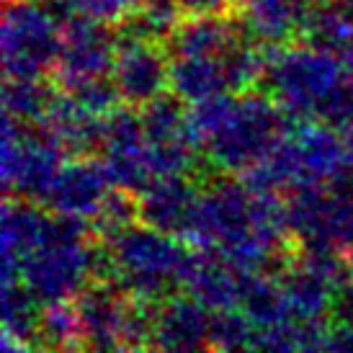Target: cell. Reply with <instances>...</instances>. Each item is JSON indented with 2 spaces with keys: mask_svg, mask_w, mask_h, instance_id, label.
<instances>
[{
  "mask_svg": "<svg viewBox=\"0 0 353 353\" xmlns=\"http://www.w3.org/2000/svg\"><path fill=\"white\" fill-rule=\"evenodd\" d=\"M50 90H44L37 83V78H19L8 80V85L3 90V106L6 114L16 117L19 121H39L41 117H47L52 103Z\"/></svg>",
  "mask_w": 353,
  "mask_h": 353,
  "instance_id": "44dd1931",
  "label": "cell"
},
{
  "mask_svg": "<svg viewBox=\"0 0 353 353\" xmlns=\"http://www.w3.org/2000/svg\"><path fill=\"white\" fill-rule=\"evenodd\" d=\"M3 341H16L19 348H26L39 335V299L21 279H3Z\"/></svg>",
  "mask_w": 353,
  "mask_h": 353,
  "instance_id": "e0dca14e",
  "label": "cell"
},
{
  "mask_svg": "<svg viewBox=\"0 0 353 353\" xmlns=\"http://www.w3.org/2000/svg\"><path fill=\"white\" fill-rule=\"evenodd\" d=\"M108 186L111 181L106 176V168L93 160H80L59 168L44 204H50L57 214L99 216L108 199Z\"/></svg>",
  "mask_w": 353,
  "mask_h": 353,
  "instance_id": "30bf717a",
  "label": "cell"
},
{
  "mask_svg": "<svg viewBox=\"0 0 353 353\" xmlns=\"http://www.w3.org/2000/svg\"><path fill=\"white\" fill-rule=\"evenodd\" d=\"M345 62H348V68H353V50L345 52Z\"/></svg>",
  "mask_w": 353,
  "mask_h": 353,
  "instance_id": "f546056e",
  "label": "cell"
},
{
  "mask_svg": "<svg viewBox=\"0 0 353 353\" xmlns=\"http://www.w3.org/2000/svg\"><path fill=\"white\" fill-rule=\"evenodd\" d=\"M111 75L127 106H148L150 101L163 96L165 85H170L165 47L155 44V39L127 34V39L117 41V62Z\"/></svg>",
  "mask_w": 353,
  "mask_h": 353,
  "instance_id": "ba28073f",
  "label": "cell"
},
{
  "mask_svg": "<svg viewBox=\"0 0 353 353\" xmlns=\"http://www.w3.org/2000/svg\"><path fill=\"white\" fill-rule=\"evenodd\" d=\"M108 255L121 286L139 302L160 299L178 284H186L196 261L173 235L152 225L119 227Z\"/></svg>",
  "mask_w": 353,
  "mask_h": 353,
  "instance_id": "6da1fadb",
  "label": "cell"
},
{
  "mask_svg": "<svg viewBox=\"0 0 353 353\" xmlns=\"http://www.w3.org/2000/svg\"><path fill=\"white\" fill-rule=\"evenodd\" d=\"M237 304L243 307V312L250 317V323L258 330L292 320L284 292L271 284L268 279L258 276L255 271H240V296H237Z\"/></svg>",
  "mask_w": 353,
  "mask_h": 353,
  "instance_id": "2e32d148",
  "label": "cell"
},
{
  "mask_svg": "<svg viewBox=\"0 0 353 353\" xmlns=\"http://www.w3.org/2000/svg\"><path fill=\"white\" fill-rule=\"evenodd\" d=\"M304 39L312 47L333 54H345L353 50V19L341 8L330 6L327 0L312 6L302 21Z\"/></svg>",
  "mask_w": 353,
  "mask_h": 353,
  "instance_id": "d6986e66",
  "label": "cell"
},
{
  "mask_svg": "<svg viewBox=\"0 0 353 353\" xmlns=\"http://www.w3.org/2000/svg\"><path fill=\"white\" fill-rule=\"evenodd\" d=\"M253 230V191L237 183H216L196 201L188 240L206 253L219 250Z\"/></svg>",
  "mask_w": 353,
  "mask_h": 353,
  "instance_id": "8992f818",
  "label": "cell"
},
{
  "mask_svg": "<svg viewBox=\"0 0 353 353\" xmlns=\"http://www.w3.org/2000/svg\"><path fill=\"white\" fill-rule=\"evenodd\" d=\"M188 13H222L227 0H176Z\"/></svg>",
  "mask_w": 353,
  "mask_h": 353,
  "instance_id": "83f0119b",
  "label": "cell"
},
{
  "mask_svg": "<svg viewBox=\"0 0 353 353\" xmlns=\"http://www.w3.org/2000/svg\"><path fill=\"white\" fill-rule=\"evenodd\" d=\"M312 0H250L248 21L265 41H284L292 31L302 29Z\"/></svg>",
  "mask_w": 353,
  "mask_h": 353,
  "instance_id": "ac0fdd59",
  "label": "cell"
},
{
  "mask_svg": "<svg viewBox=\"0 0 353 353\" xmlns=\"http://www.w3.org/2000/svg\"><path fill=\"white\" fill-rule=\"evenodd\" d=\"M142 124L148 142H170V139H194L188 127V111L183 108V99L173 96H157L142 111ZM196 142V139H194Z\"/></svg>",
  "mask_w": 353,
  "mask_h": 353,
  "instance_id": "ffe728a7",
  "label": "cell"
},
{
  "mask_svg": "<svg viewBox=\"0 0 353 353\" xmlns=\"http://www.w3.org/2000/svg\"><path fill=\"white\" fill-rule=\"evenodd\" d=\"M117 62V41L111 39L106 21L72 13L62 26V52L57 59V72L62 88L72 83L93 78H106Z\"/></svg>",
  "mask_w": 353,
  "mask_h": 353,
  "instance_id": "52a82bcc",
  "label": "cell"
},
{
  "mask_svg": "<svg viewBox=\"0 0 353 353\" xmlns=\"http://www.w3.org/2000/svg\"><path fill=\"white\" fill-rule=\"evenodd\" d=\"M338 245H343L353 255V199H343L341 225H338Z\"/></svg>",
  "mask_w": 353,
  "mask_h": 353,
  "instance_id": "484cf974",
  "label": "cell"
},
{
  "mask_svg": "<svg viewBox=\"0 0 353 353\" xmlns=\"http://www.w3.org/2000/svg\"><path fill=\"white\" fill-rule=\"evenodd\" d=\"M209 330L212 317L199 299H170L155 314L150 345L165 351H194L209 345Z\"/></svg>",
  "mask_w": 353,
  "mask_h": 353,
  "instance_id": "7c38bea8",
  "label": "cell"
},
{
  "mask_svg": "<svg viewBox=\"0 0 353 353\" xmlns=\"http://www.w3.org/2000/svg\"><path fill=\"white\" fill-rule=\"evenodd\" d=\"M188 289L206 310H232L240 296V271L225 263L216 253L196 255L188 274Z\"/></svg>",
  "mask_w": 353,
  "mask_h": 353,
  "instance_id": "5bb4252c",
  "label": "cell"
},
{
  "mask_svg": "<svg viewBox=\"0 0 353 353\" xmlns=\"http://www.w3.org/2000/svg\"><path fill=\"white\" fill-rule=\"evenodd\" d=\"M284 114L261 96L235 101L232 111L206 139L209 157L222 170H248L271 155L286 132Z\"/></svg>",
  "mask_w": 353,
  "mask_h": 353,
  "instance_id": "277c9868",
  "label": "cell"
},
{
  "mask_svg": "<svg viewBox=\"0 0 353 353\" xmlns=\"http://www.w3.org/2000/svg\"><path fill=\"white\" fill-rule=\"evenodd\" d=\"M83 230L80 216H50L44 240L21 258V281L44 307L83 292V281L93 271V253L83 245Z\"/></svg>",
  "mask_w": 353,
  "mask_h": 353,
  "instance_id": "7a4b0ae2",
  "label": "cell"
},
{
  "mask_svg": "<svg viewBox=\"0 0 353 353\" xmlns=\"http://www.w3.org/2000/svg\"><path fill=\"white\" fill-rule=\"evenodd\" d=\"M70 6L75 13L90 16L99 21H124L129 13H134V3L132 0H70Z\"/></svg>",
  "mask_w": 353,
  "mask_h": 353,
  "instance_id": "d4e9b609",
  "label": "cell"
},
{
  "mask_svg": "<svg viewBox=\"0 0 353 353\" xmlns=\"http://www.w3.org/2000/svg\"><path fill=\"white\" fill-rule=\"evenodd\" d=\"M62 52V21L44 3L8 0L3 19L6 78H39L57 65Z\"/></svg>",
  "mask_w": 353,
  "mask_h": 353,
  "instance_id": "5b68a950",
  "label": "cell"
},
{
  "mask_svg": "<svg viewBox=\"0 0 353 353\" xmlns=\"http://www.w3.org/2000/svg\"><path fill=\"white\" fill-rule=\"evenodd\" d=\"M199 199L181 176H157L137 204V214L145 225H152L168 235H186Z\"/></svg>",
  "mask_w": 353,
  "mask_h": 353,
  "instance_id": "8fae6325",
  "label": "cell"
},
{
  "mask_svg": "<svg viewBox=\"0 0 353 353\" xmlns=\"http://www.w3.org/2000/svg\"><path fill=\"white\" fill-rule=\"evenodd\" d=\"M255 333L250 327L248 314H237L232 310H219L212 317V330H209V345L212 348H225V351H237V348H253Z\"/></svg>",
  "mask_w": 353,
  "mask_h": 353,
  "instance_id": "7402d4cb",
  "label": "cell"
},
{
  "mask_svg": "<svg viewBox=\"0 0 353 353\" xmlns=\"http://www.w3.org/2000/svg\"><path fill=\"white\" fill-rule=\"evenodd\" d=\"M325 348H330V351H353L351 323H343L341 327L330 330V333H327V341H325Z\"/></svg>",
  "mask_w": 353,
  "mask_h": 353,
  "instance_id": "4316f807",
  "label": "cell"
},
{
  "mask_svg": "<svg viewBox=\"0 0 353 353\" xmlns=\"http://www.w3.org/2000/svg\"><path fill=\"white\" fill-rule=\"evenodd\" d=\"M72 96V99L78 101L83 108H88L90 114H108V111H114L117 106V101L121 99L117 90V83H108L106 78H93V80H80V83H72L65 88Z\"/></svg>",
  "mask_w": 353,
  "mask_h": 353,
  "instance_id": "cb8c5ba5",
  "label": "cell"
},
{
  "mask_svg": "<svg viewBox=\"0 0 353 353\" xmlns=\"http://www.w3.org/2000/svg\"><path fill=\"white\" fill-rule=\"evenodd\" d=\"M265 80L286 117L320 119L327 101L345 83V72L333 52L310 44L276 52L265 68Z\"/></svg>",
  "mask_w": 353,
  "mask_h": 353,
  "instance_id": "3957f363",
  "label": "cell"
},
{
  "mask_svg": "<svg viewBox=\"0 0 353 353\" xmlns=\"http://www.w3.org/2000/svg\"><path fill=\"white\" fill-rule=\"evenodd\" d=\"M330 6H335V8H341L345 13V16H351L353 19V0H327Z\"/></svg>",
  "mask_w": 353,
  "mask_h": 353,
  "instance_id": "f1b7e54d",
  "label": "cell"
},
{
  "mask_svg": "<svg viewBox=\"0 0 353 353\" xmlns=\"http://www.w3.org/2000/svg\"><path fill=\"white\" fill-rule=\"evenodd\" d=\"M170 90L186 103L212 99L230 90L222 54L219 57H176L170 65Z\"/></svg>",
  "mask_w": 353,
  "mask_h": 353,
  "instance_id": "9a60e30c",
  "label": "cell"
},
{
  "mask_svg": "<svg viewBox=\"0 0 353 353\" xmlns=\"http://www.w3.org/2000/svg\"><path fill=\"white\" fill-rule=\"evenodd\" d=\"M39 338L47 345H57V348L75 345L72 341L80 338V323H78V312H75V304L70 302L47 304V312H41Z\"/></svg>",
  "mask_w": 353,
  "mask_h": 353,
  "instance_id": "603a6c76",
  "label": "cell"
},
{
  "mask_svg": "<svg viewBox=\"0 0 353 353\" xmlns=\"http://www.w3.org/2000/svg\"><path fill=\"white\" fill-rule=\"evenodd\" d=\"M124 292L108 284H96L80 292L75 299L80 343L88 348H99V351L124 345V325H127V314L132 310L127 307Z\"/></svg>",
  "mask_w": 353,
  "mask_h": 353,
  "instance_id": "9c48e42d",
  "label": "cell"
},
{
  "mask_svg": "<svg viewBox=\"0 0 353 353\" xmlns=\"http://www.w3.org/2000/svg\"><path fill=\"white\" fill-rule=\"evenodd\" d=\"M232 44H237V34L225 13H194L168 37L173 57H219Z\"/></svg>",
  "mask_w": 353,
  "mask_h": 353,
  "instance_id": "4fadbf2b",
  "label": "cell"
}]
</instances>
